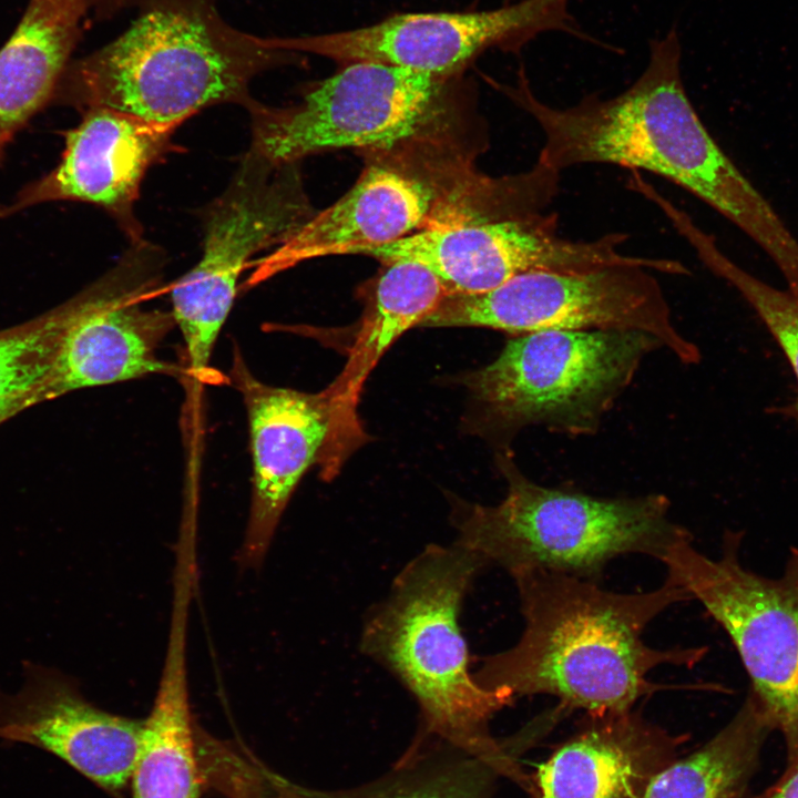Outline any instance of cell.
Listing matches in <instances>:
<instances>
[{
    "instance_id": "1",
    "label": "cell",
    "mask_w": 798,
    "mask_h": 798,
    "mask_svg": "<svg viewBox=\"0 0 798 798\" xmlns=\"http://www.w3.org/2000/svg\"><path fill=\"white\" fill-rule=\"evenodd\" d=\"M681 60L672 27L649 42L641 75L612 98L592 93L566 108L549 105L532 91L523 66L504 91L541 129L536 162L560 173L612 164L675 183L764 249L798 295V239L704 125L685 90Z\"/></svg>"
},
{
    "instance_id": "2",
    "label": "cell",
    "mask_w": 798,
    "mask_h": 798,
    "mask_svg": "<svg viewBox=\"0 0 798 798\" xmlns=\"http://www.w3.org/2000/svg\"><path fill=\"white\" fill-rule=\"evenodd\" d=\"M512 577L524 626L512 647L481 659L473 674L484 688H505L515 697L550 695L569 712H623L675 688L651 681V672L663 665L692 668L706 654L705 647L645 643L644 632L658 615L690 601L667 580L652 591L620 593L544 570Z\"/></svg>"
},
{
    "instance_id": "3",
    "label": "cell",
    "mask_w": 798,
    "mask_h": 798,
    "mask_svg": "<svg viewBox=\"0 0 798 798\" xmlns=\"http://www.w3.org/2000/svg\"><path fill=\"white\" fill-rule=\"evenodd\" d=\"M133 6L132 24L70 62L54 95L83 112L106 108L177 127L216 104L249 108L256 101L252 81L296 55L233 27L218 0H134Z\"/></svg>"
},
{
    "instance_id": "4",
    "label": "cell",
    "mask_w": 798,
    "mask_h": 798,
    "mask_svg": "<svg viewBox=\"0 0 798 798\" xmlns=\"http://www.w3.org/2000/svg\"><path fill=\"white\" fill-rule=\"evenodd\" d=\"M484 566L457 542L428 545L367 613L360 648L413 696L421 728L473 754L518 761L515 735L497 738L490 732L495 714L516 697L477 682L459 621L464 596Z\"/></svg>"
},
{
    "instance_id": "5",
    "label": "cell",
    "mask_w": 798,
    "mask_h": 798,
    "mask_svg": "<svg viewBox=\"0 0 798 798\" xmlns=\"http://www.w3.org/2000/svg\"><path fill=\"white\" fill-rule=\"evenodd\" d=\"M507 494L494 505L454 504L457 543L511 576L544 570L600 582L607 564L625 554L661 561L690 532L675 522L658 493L602 498L539 484L497 453Z\"/></svg>"
},
{
    "instance_id": "6",
    "label": "cell",
    "mask_w": 798,
    "mask_h": 798,
    "mask_svg": "<svg viewBox=\"0 0 798 798\" xmlns=\"http://www.w3.org/2000/svg\"><path fill=\"white\" fill-rule=\"evenodd\" d=\"M658 348V339L634 330L518 335L492 362L462 379L474 427L500 450H510V441L533 426L594 434L644 358Z\"/></svg>"
},
{
    "instance_id": "7",
    "label": "cell",
    "mask_w": 798,
    "mask_h": 798,
    "mask_svg": "<svg viewBox=\"0 0 798 798\" xmlns=\"http://www.w3.org/2000/svg\"><path fill=\"white\" fill-rule=\"evenodd\" d=\"M741 538L727 531L718 557L687 539L661 562L665 580L684 589L729 636L789 763L798 756V546L789 550L781 574L768 577L743 565Z\"/></svg>"
},
{
    "instance_id": "8",
    "label": "cell",
    "mask_w": 798,
    "mask_h": 798,
    "mask_svg": "<svg viewBox=\"0 0 798 798\" xmlns=\"http://www.w3.org/2000/svg\"><path fill=\"white\" fill-rule=\"evenodd\" d=\"M310 215L295 164L273 163L249 147L206 211L200 260L170 289L185 371L194 382L205 381L209 374L216 340L248 260L282 244Z\"/></svg>"
},
{
    "instance_id": "9",
    "label": "cell",
    "mask_w": 798,
    "mask_h": 798,
    "mask_svg": "<svg viewBox=\"0 0 798 798\" xmlns=\"http://www.w3.org/2000/svg\"><path fill=\"white\" fill-rule=\"evenodd\" d=\"M653 273L640 265L531 272L485 293L448 295L419 327H480L515 336L546 330H634L658 339L681 362L698 364L700 351L674 325Z\"/></svg>"
},
{
    "instance_id": "10",
    "label": "cell",
    "mask_w": 798,
    "mask_h": 798,
    "mask_svg": "<svg viewBox=\"0 0 798 798\" xmlns=\"http://www.w3.org/2000/svg\"><path fill=\"white\" fill-rule=\"evenodd\" d=\"M446 80L378 63H348L290 106L246 109L250 147L276 164L336 149H389L423 133L442 111Z\"/></svg>"
},
{
    "instance_id": "11",
    "label": "cell",
    "mask_w": 798,
    "mask_h": 798,
    "mask_svg": "<svg viewBox=\"0 0 798 798\" xmlns=\"http://www.w3.org/2000/svg\"><path fill=\"white\" fill-rule=\"evenodd\" d=\"M164 257L160 247L133 242L114 267L60 306L62 328L35 403L88 387L185 374L158 354L175 327L171 310L149 305Z\"/></svg>"
},
{
    "instance_id": "12",
    "label": "cell",
    "mask_w": 798,
    "mask_h": 798,
    "mask_svg": "<svg viewBox=\"0 0 798 798\" xmlns=\"http://www.w3.org/2000/svg\"><path fill=\"white\" fill-rule=\"evenodd\" d=\"M557 214L518 217H479L470 222L430 223L392 243L359 254L388 264L399 259L420 263L443 283L449 295L489 291L531 272L574 273L612 265L656 269L653 257L620 250L624 233L592 241H573L557 233Z\"/></svg>"
},
{
    "instance_id": "13",
    "label": "cell",
    "mask_w": 798,
    "mask_h": 798,
    "mask_svg": "<svg viewBox=\"0 0 798 798\" xmlns=\"http://www.w3.org/2000/svg\"><path fill=\"white\" fill-rule=\"evenodd\" d=\"M571 0H520L470 12H410L331 33L272 37L269 45L345 64L378 62L448 79L491 48L518 52L541 33L559 31L602 44L570 12Z\"/></svg>"
},
{
    "instance_id": "14",
    "label": "cell",
    "mask_w": 798,
    "mask_h": 798,
    "mask_svg": "<svg viewBox=\"0 0 798 798\" xmlns=\"http://www.w3.org/2000/svg\"><path fill=\"white\" fill-rule=\"evenodd\" d=\"M229 382L247 412L253 463L252 498L241 562L258 565L308 468L319 462L330 431L325 390L308 393L270 386L250 371L234 348Z\"/></svg>"
},
{
    "instance_id": "15",
    "label": "cell",
    "mask_w": 798,
    "mask_h": 798,
    "mask_svg": "<svg viewBox=\"0 0 798 798\" xmlns=\"http://www.w3.org/2000/svg\"><path fill=\"white\" fill-rule=\"evenodd\" d=\"M143 720L88 700L57 668L25 662L16 692L0 689V738L41 748L99 787L115 791L131 778Z\"/></svg>"
},
{
    "instance_id": "16",
    "label": "cell",
    "mask_w": 798,
    "mask_h": 798,
    "mask_svg": "<svg viewBox=\"0 0 798 798\" xmlns=\"http://www.w3.org/2000/svg\"><path fill=\"white\" fill-rule=\"evenodd\" d=\"M66 134L59 164L25 187L16 208L48 201H80L102 207L131 243L143 239L135 203L146 171L171 147L176 127L106 108L83 112Z\"/></svg>"
},
{
    "instance_id": "17",
    "label": "cell",
    "mask_w": 798,
    "mask_h": 798,
    "mask_svg": "<svg viewBox=\"0 0 798 798\" xmlns=\"http://www.w3.org/2000/svg\"><path fill=\"white\" fill-rule=\"evenodd\" d=\"M685 739L634 709L585 713L574 733L530 774L529 796L644 798Z\"/></svg>"
},
{
    "instance_id": "18",
    "label": "cell",
    "mask_w": 798,
    "mask_h": 798,
    "mask_svg": "<svg viewBox=\"0 0 798 798\" xmlns=\"http://www.w3.org/2000/svg\"><path fill=\"white\" fill-rule=\"evenodd\" d=\"M431 183L390 164H371L336 203L311 214L257 264L266 278L308 259L359 254L429 225L438 198Z\"/></svg>"
},
{
    "instance_id": "19",
    "label": "cell",
    "mask_w": 798,
    "mask_h": 798,
    "mask_svg": "<svg viewBox=\"0 0 798 798\" xmlns=\"http://www.w3.org/2000/svg\"><path fill=\"white\" fill-rule=\"evenodd\" d=\"M376 283L346 365L327 389L330 431L325 459L340 467L364 440L356 408L364 382L382 355L407 330L419 327L449 295L440 278L424 265L399 259Z\"/></svg>"
},
{
    "instance_id": "20",
    "label": "cell",
    "mask_w": 798,
    "mask_h": 798,
    "mask_svg": "<svg viewBox=\"0 0 798 798\" xmlns=\"http://www.w3.org/2000/svg\"><path fill=\"white\" fill-rule=\"evenodd\" d=\"M520 765L473 754L419 727L405 753L379 777L341 789H317L270 775V798H493L497 780L514 784Z\"/></svg>"
},
{
    "instance_id": "21",
    "label": "cell",
    "mask_w": 798,
    "mask_h": 798,
    "mask_svg": "<svg viewBox=\"0 0 798 798\" xmlns=\"http://www.w3.org/2000/svg\"><path fill=\"white\" fill-rule=\"evenodd\" d=\"M88 11V0L29 1L0 49V152L53 98Z\"/></svg>"
},
{
    "instance_id": "22",
    "label": "cell",
    "mask_w": 798,
    "mask_h": 798,
    "mask_svg": "<svg viewBox=\"0 0 798 798\" xmlns=\"http://www.w3.org/2000/svg\"><path fill=\"white\" fill-rule=\"evenodd\" d=\"M187 624L171 621L157 693L143 729L132 770L133 798H198L187 682Z\"/></svg>"
},
{
    "instance_id": "23",
    "label": "cell",
    "mask_w": 798,
    "mask_h": 798,
    "mask_svg": "<svg viewBox=\"0 0 798 798\" xmlns=\"http://www.w3.org/2000/svg\"><path fill=\"white\" fill-rule=\"evenodd\" d=\"M774 728L749 690L734 717L708 741L677 757L644 798H746L763 745Z\"/></svg>"
},
{
    "instance_id": "24",
    "label": "cell",
    "mask_w": 798,
    "mask_h": 798,
    "mask_svg": "<svg viewBox=\"0 0 798 798\" xmlns=\"http://www.w3.org/2000/svg\"><path fill=\"white\" fill-rule=\"evenodd\" d=\"M668 219L703 264L736 288L757 313L786 356L798 386V298L788 289L770 286L733 262L718 247L716 239L686 212L675 208ZM786 409L798 421V388L797 397Z\"/></svg>"
},
{
    "instance_id": "25",
    "label": "cell",
    "mask_w": 798,
    "mask_h": 798,
    "mask_svg": "<svg viewBox=\"0 0 798 798\" xmlns=\"http://www.w3.org/2000/svg\"><path fill=\"white\" fill-rule=\"evenodd\" d=\"M61 307L24 326L0 332V423L35 405L60 331Z\"/></svg>"
},
{
    "instance_id": "26",
    "label": "cell",
    "mask_w": 798,
    "mask_h": 798,
    "mask_svg": "<svg viewBox=\"0 0 798 798\" xmlns=\"http://www.w3.org/2000/svg\"><path fill=\"white\" fill-rule=\"evenodd\" d=\"M759 798H798V756L787 763L781 777Z\"/></svg>"
},
{
    "instance_id": "27",
    "label": "cell",
    "mask_w": 798,
    "mask_h": 798,
    "mask_svg": "<svg viewBox=\"0 0 798 798\" xmlns=\"http://www.w3.org/2000/svg\"><path fill=\"white\" fill-rule=\"evenodd\" d=\"M11 211H12L11 208H4V207L0 206V217L4 216L6 214H8Z\"/></svg>"
}]
</instances>
